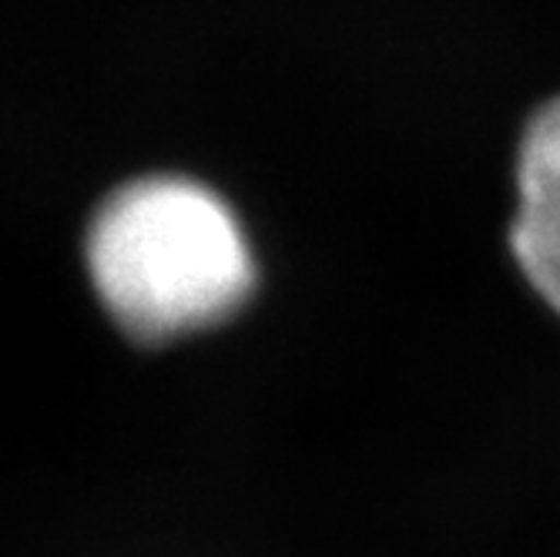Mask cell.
I'll return each instance as SVG.
<instances>
[{
  "label": "cell",
  "instance_id": "6da1fadb",
  "mask_svg": "<svg viewBox=\"0 0 560 557\" xmlns=\"http://www.w3.org/2000/svg\"><path fill=\"white\" fill-rule=\"evenodd\" d=\"M88 269L108 313L138 339L215 326L256 286L252 245L229 201L178 175L131 182L101 206Z\"/></svg>",
  "mask_w": 560,
  "mask_h": 557
},
{
  "label": "cell",
  "instance_id": "7a4b0ae2",
  "mask_svg": "<svg viewBox=\"0 0 560 557\" xmlns=\"http://www.w3.org/2000/svg\"><path fill=\"white\" fill-rule=\"evenodd\" d=\"M511 248L534 292L560 313V97L547 101L521 138Z\"/></svg>",
  "mask_w": 560,
  "mask_h": 557
}]
</instances>
